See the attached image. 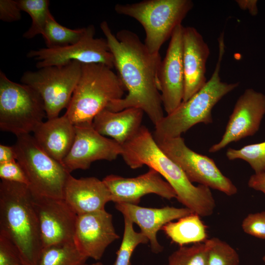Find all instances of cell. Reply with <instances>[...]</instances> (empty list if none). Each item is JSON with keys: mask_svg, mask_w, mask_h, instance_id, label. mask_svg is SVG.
<instances>
[{"mask_svg": "<svg viewBox=\"0 0 265 265\" xmlns=\"http://www.w3.org/2000/svg\"><path fill=\"white\" fill-rule=\"evenodd\" d=\"M100 28L113 54L118 75L128 92L107 109L116 112L130 107L140 108L155 126L164 116L158 80L160 53H151L131 30L121 29L115 35L105 21Z\"/></svg>", "mask_w": 265, "mask_h": 265, "instance_id": "obj_1", "label": "cell"}, {"mask_svg": "<svg viewBox=\"0 0 265 265\" xmlns=\"http://www.w3.org/2000/svg\"><path fill=\"white\" fill-rule=\"evenodd\" d=\"M122 147L121 156L130 168L137 169L146 165L154 169L171 186L176 199L185 207L200 217L213 213L215 201L211 188L194 185L182 168L159 148L145 126L142 125Z\"/></svg>", "mask_w": 265, "mask_h": 265, "instance_id": "obj_2", "label": "cell"}, {"mask_svg": "<svg viewBox=\"0 0 265 265\" xmlns=\"http://www.w3.org/2000/svg\"><path fill=\"white\" fill-rule=\"evenodd\" d=\"M0 235L18 250L24 265H37L43 249L39 220L27 185L1 180Z\"/></svg>", "mask_w": 265, "mask_h": 265, "instance_id": "obj_3", "label": "cell"}, {"mask_svg": "<svg viewBox=\"0 0 265 265\" xmlns=\"http://www.w3.org/2000/svg\"><path fill=\"white\" fill-rule=\"evenodd\" d=\"M218 47L217 61L210 79L197 93L186 101L182 102L155 126V139L180 136L198 123H212L213 107L223 97L238 86V82H223L220 77L221 63L225 53L223 33L218 38Z\"/></svg>", "mask_w": 265, "mask_h": 265, "instance_id": "obj_4", "label": "cell"}, {"mask_svg": "<svg viewBox=\"0 0 265 265\" xmlns=\"http://www.w3.org/2000/svg\"><path fill=\"white\" fill-rule=\"evenodd\" d=\"M126 88L112 69L101 64H82L79 80L64 114L75 126L92 125L94 117Z\"/></svg>", "mask_w": 265, "mask_h": 265, "instance_id": "obj_5", "label": "cell"}, {"mask_svg": "<svg viewBox=\"0 0 265 265\" xmlns=\"http://www.w3.org/2000/svg\"><path fill=\"white\" fill-rule=\"evenodd\" d=\"M193 6L191 0H144L117 3L114 10L120 15L135 19L142 25L146 34V47L151 53L158 54Z\"/></svg>", "mask_w": 265, "mask_h": 265, "instance_id": "obj_6", "label": "cell"}, {"mask_svg": "<svg viewBox=\"0 0 265 265\" xmlns=\"http://www.w3.org/2000/svg\"><path fill=\"white\" fill-rule=\"evenodd\" d=\"M13 146L31 193L37 196L64 199L65 186L71 174L62 163L45 153L30 134L17 136Z\"/></svg>", "mask_w": 265, "mask_h": 265, "instance_id": "obj_7", "label": "cell"}, {"mask_svg": "<svg viewBox=\"0 0 265 265\" xmlns=\"http://www.w3.org/2000/svg\"><path fill=\"white\" fill-rule=\"evenodd\" d=\"M47 117L40 95L26 84L10 80L0 72V129L16 136L30 134Z\"/></svg>", "mask_w": 265, "mask_h": 265, "instance_id": "obj_8", "label": "cell"}, {"mask_svg": "<svg viewBox=\"0 0 265 265\" xmlns=\"http://www.w3.org/2000/svg\"><path fill=\"white\" fill-rule=\"evenodd\" d=\"M82 63L71 61L64 65L43 67L26 71L22 83L30 86L42 97L48 119L58 117L67 108L79 80Z\"/></svg>", "mask_w": 265, "mask_h": 265, "instance_id": "obj_9", "label": "cell"}, {"mask_svg": "<svg viewBox=\"0 0 265 265\" xmlns=\"http://www.w3.org/2000/svg\"><path fill=\"white\" fill-rule=\"evenodd\" d=\"M155 140L162 151L182 168L192 183H197L228 196L237 193L236 186L222 174L214 160L191 150L181 136Z\"/></svg>", "mask_w": 265, "mask_h": 265, "instance_id": "obj_10", "label": "cell"}, {"mask_svg": "<svg viewBox=\"0 0 265 265\" xmlns=\"http://www.w3.org/2000/svg\"><path fill=\"white\" fill-rule=\"evenodd\" d=\"M93 25L86 27L81 39L77 43L56 48L31 50L27 56L37 61L38 69L49 66H62L71 61L82 64H101L111 69L114 60L106 38H95Z\"/></svg>", "mask_w": 265, "mask_h": 265, "instance_id": "obj_11", "label": "cell"}, {"mask_svg": "<svg viewBox=\"0 0 265 265\" xmlns=\"http://www.w3.org/2000/svg\"><path fill=\"white\" fill-rule=\"evenodd\" d=\"M32 196L43 249L74 242L78 215L64 199Z\"/></svg>", "mask_w": 265, "mask_h": 265, "instance_id": "obj_12", "label": "cell"}, {"mask_svg": "<svg viewBox=\"0 0 265 265\" xmlns=\"http://www.w3.org/2000/svg\"><path fill=\"white\" fill-rule=\"evenodd\" d=\"M265 115V94L246 89L237 100L221 140L212 146L209 152H217L230 143L254 135Z\"/></svg>", "mask_w": 265, "mask_h": 265, "instance_id": "obj_13", "label": "cell"}, {"mask_svg": "<svg viewBox=\"0 0 265 265\" xmlns=\"http://www.w3.org/2000/svg\"><path fill=\"white\" fill-rule=\"evenodd\" d=\"M75 128L73 145L61 162L69 173L87 169L95 161H112L121 155L122 146L100 134L92 125L77 126Z\"/></svg>", "mask_w": 265, "mask_h": 265, "instance_id": "obj_14", "label": "cell"}, {"mask_svg": "<svg viewBox=\"0 0 265 265\" xmlns=\"http://www.w3.org/2000/svg\"><path fill=\"white\" fill-rule=\"evenodd\" d=\"M184 26H178L170 38L165 56L158 71L159 89L163 107L167 114L183 102L184 70L183 62V36Z\"/></svg>", "mask_w": 265, "mask_h": 265, "instance_id": "obj_15", "label": "cell"}, {"mask_svg": "<svg viewBox=\"0 0 265 265\" xmlns=\"http://www.w3.org/2000/svg\"><path fill=\"white\" fill-rule=\"evenodd\" d=\"M103 181L110 192L111 201L115 204L138 205L141 198L148 194H155L169 200L176 198L171 186L152 168L136 177L125 178L111 174Z\"/></svg>", "mask_w": 265, "mask_h": 265, "instance_id": "obj_16", "label": "cell"}, {"mask_svg": "<svg viewBox=\"0 0 265 265\" xmlns=\"http://www.w3.org/2000/svg\"><path fill=\"white\" fill-rule=\"evenodd\" d=\"M119 238L112 215L105 209L78 215L74 242L88 258L100 260L106 248Z\"/></svg>", "mask_w": 265, "mask_h": 265, "instance_id": "obj_17", "label": "cell"}, {"mask_svg": "<svg viewBox=\"0 0 265 265\" xmlns=\"http://www.w3.org/2000/svg\"><path fill=\"white\" fill-rule=\"evenodd\" d=\"M209 55V47L202 35L194 27H184L183 62L185 83L183 102L188 100L207 82L206 63Z\"/></svg>", "mask_w": 265, "mask_h": 265, "instance_id": "obj_18", "label": "cell"}, {"mask_svg": "<svg viewBox=\"0 0 265 265\" xmlns=\"http://www.w3.org/2000/svg\"><path fill=\"white\" fill-rule=\"evenodd\" d=\"M115 208L124 217L139 226L140 232L148 239L151 250L155 253L163 250L157 239L158 231L167 223L193 213L186 207L153 208L123 203L115 204Z\"/></svg>", "mask_w": 265, "mask_h": 265, "instance_id": "obj_19", "label": "cell"}, {"mask_svg": "<svg viewBox=\"0 0 265 265\" xmlns=\"http://www.w3.org/2000/svg\"><path fill=\"white\" fill-rule=\"evenodd\" d=\"M64 199L77 215H80L105 210L111 196L103 180L94 177L76 179L70 175Z\"/></svg>", "mask_w": 265, "mask_h": 265, "instance_id": "obj_20", "label": "cell"}, {"mask_svg": "<svg viewBox=\"0 0 265 265\" xmlns=\"http://www.w3.org/2000/svg\"><path fill=\"white\" fill-rule=\"evenodd\" d=\"M33 133L39 147L50 157L61 163L73 145L76 128L64 114L43 122Z\"/></svg>", "mask_w": 265, "mask_h": 265, "instance_id": "obj_21", "label": "cell"}, {"mask_svg": "<svg viewBox=\"0 0 265 265\" xmlns=\"http://www.w3.org/2000/svg\"><path fill=\"white\" fill-rule=\"evenodd\" d=\"M143 113L141 109L136 107L116 112L106 108L96 115L92 125L100 134L111 137L122 146L139 130Z\"/></svg>", "mask_w": 265, "mask_h": 265, "instance_id": "obj_22", "label": "cell"}, {"mask_svg": "<svg viewBox=\"0 0 265 265\" xmlns=\"http://www.w3.org/2000/svg\"><path fill=\"white\" fill-rule=\"evenodd\" d=\"M207 226L200 216L194 213L171 221L161 229L171 241L180 246L207 239Z\"/></svg>", "mask_w": 265, "mask_h": 265, "instance_id": "obj_23", "label": "cell"}, {"mask_svg": "<svg viewBox=\"0 0 265 265\" xmlns=\"http://www.w3.org/2000/svg\"><path fill=\"white\" fill-rule=\"evenodd\" d=\"M87 259L74 242H69L43 248L37 265H85Z\"/></svg>", "mask_w": 265, "mask_h": 265, "instance_id": "obj_24", "label": "cell"}, {"mask_svg": "<svg viewBox=\"0 0 265 265\" xmlns=\"http://www.w3.org/2000/svg\"><path fill=\"white\" fill-rule=\"evenodd\" d=\"M86 27L72 29L60 25L52 14L49 17L42 36L47 48L66 47L78 42L83 36Z\"/></svg>", "mask_w": 265, "mask_h": 265, "instance_id": "obj_25", "label": "cell"}, {"mask_svg": "<svg viewBox=\"0 0 265 265\" xmlns=\"http://www.w3.org/2000/svg\"><path fill=\"white\" fill-rule=\"evenodd\" d=\"M21 11L26 12L31 17L32 23L23 37L31 39L37 35H43L50 15V2L48 0H17Z\"/></svg>", "mask_w": 265, "mask_h": 265, "instance_id": "obj_26", "label": "cell"}, {"mask_svg": "<svg viewBox=\"0 0 265 265\" xmlns=\"http://www.w3.org/2000/svg\"><path fill=\"white\" fill-rule=\"evenodd\" d=\"M124 218L123 238L113 265H131V257L136 247L140 244L149 242L148 239L143 234L134 230L132 221L125 217Z\"/></svg>", "mask_w": 265, "mask_h": 265, "instance_id": "obj_27", "label": "cell"}, {"mask_svg": "<svg viewBox=\"0 0 265 265\" xmlns=\"http://www.w3.org/2000/svg\"><path fill=\"white\" fill-rule=\"evenodd\" d=\"M208 239L190 246H180L168 257L167 265H208Z\"/></svg>", "mask_w": 265, "mask_h": 265, "instance_id": "obj_28", "label": "cell"}, {"mask_svg": "<svg viewBox=\"0 0 265 265\" xmlns=\"http://www.w3.org/2000/svg\"><path fill=\"white\" fill-rule=\"evenodd\" d=\"M226 156L229 160L242 159L247 162L255 173L265 171V141L235 149L229 148Z\"/></svg>", "mask_w": 265, "mask_h": 265, "instance_id": "obj_29", "label": "cell"}, {"mask_svg": "<svg viewBox=\"0 0 265 265\" xmlns=\"http://www.w3.org/2000/svg\"><path fill=\"white\" fill-rule=\"evenodd\" d=\"M208 265H239L236 250L226 242L217 238L208 239Z\"/></svg>", "mask_w": 265, "mask_h": 265, "instance_id": "obj_30", "label": "cell"}, {"mask_svg": "<svg viewBox=\"0 0 265 265\" xmlns=\"http://www.w3.org/2000/svg\"><path fill=\"white\" fill-rule=\"evenodd\" d=\"M241 228L246 234L265 239V212L248 214L243 219Z\"/></svg>", "mask_w": 265, "mask_h": 265, "instance_id": "obj_31", "label": "cell"}, {"mask_svg": "<svg viewBox=\"0 0 265 265\" xmlns=\"http://www.w3.org/2000/svg\"><path fill=\"white\" fill-rule=\"evenodd\" d=\"M1 180L28 186V181L21 165L16 160L0 163Z\"/></svg>", "mask_w": 265, "mask_h": 265, "instance_id": "obj_32", "label": "cell"}, {"mask_svg": "<svg viewBox=\"0 0 265 265\" xmlns=\"http://www.w3.org/2000/svg\"><path fill=\"white\" fill-rule=\"evenodd\" d=\"M0 265H24L16 247L11 241L0 235Z\"/></svg>", "mask_w": 265, "mask_h": 265, "instance_id": "obj_33", "label": "cell"}, {"mask_svg": "<svg viewBox=\"0 0 265 265\" xmlns=\"http://www.w3.org/2000/svg\"><path fill=\"white\" fill-rule=\"evenodd\" d=\"M21 9L17 0H0V19L5 22H12L21 19Z\"/></svg>", "mask_w": 265, "mask_h": 265, "instance_id": "obj_34", "label": "cell"}, {"mask_svg": "<svg viewBox=\"0 0 265 265\" xmlns=\"http://www.w3.org/2000/svg\"><path fill=\"white\" fill-rule=\"evenodd\" d=\"M248 186L265 194V171L252 175L248 181Z\"/></svg>", "mask_w": 265, "mask_h": 265, "instance_id": "obj_35", "label": "cell"}, {"mask_svg": "<svg viewBox=\"0 0 265 265\" xmlns=\"http://www.w3.org/2000/svg\"><path fill=\"white\" fill-rule=\"evenodd\" d=\"M16 160V153L13 146L0 145V163Z\"/></svg>", "mask_w": 265, "mask_h": 265, "instance_id": "obj_36", "label": "cell"}, {"mask_svg": "<svg viewBox=\"0 0 265 265\" xmlns=\"http://www.w3.org/2000/svg\"><path fill=\"white\" fill-rule=\"evenodd\" d=\"M236 2L240 8L243 10H247L252 16H256L258 14L257 0H237Z\"/></svg>", "mask_w": 265, "mask_h": 265, "instance_id": "obj_37", "label": "cell"}, {"mask_svg": "<svg viewBox=\"0 0 265 265\" xmlns=\"http://www.w3.org/2000/svg\"><path fill=\"white\" fill-rule=\"evenodd\" d=\"M85 265H104L101 262H96V263H93L90 265L86 264Z\"/></svg>", "mask_w": 265, "mask_h": 265, "instance_id": "obj_38", "label": "cell"}, {"mask_svg": "<svg viewBox=\"0 0 265 265\" xmlns=\"http://www.w3.org/2000/svg\"><path fill=\"white\" fill-rule=\"evenodd\" d=\"M263 261L265 263V255H264L263 257Z\"/></svg>", "mask_w": 265, "mask_h": 265, "instance_id": "obj_39", "label": "cell"}]
</instances>
